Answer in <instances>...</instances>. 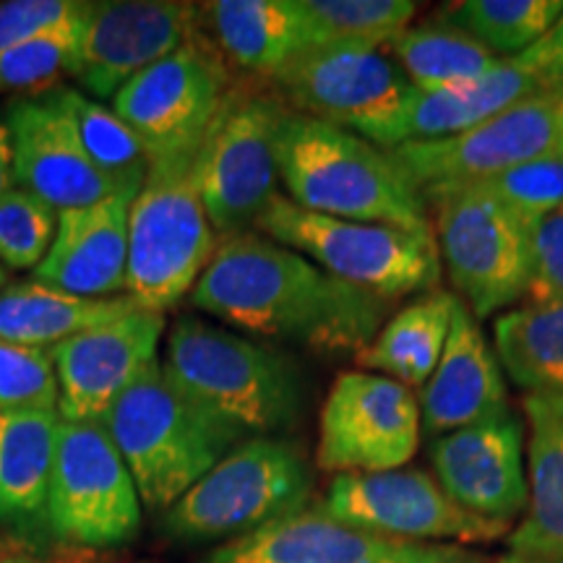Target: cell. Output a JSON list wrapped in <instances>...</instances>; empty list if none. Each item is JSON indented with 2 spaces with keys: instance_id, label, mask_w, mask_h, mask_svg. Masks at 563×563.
Instances as JSON below:
<instances>
[{
  "instance_id": "30bf717a",
  "label": "cell",
  "mask_w": 563,
  "mask_h": 563,
  "mask_svg": "<svg viewBox=\"0 0 563 563\" xmlns=\"http://www.w3.org/2000/svg\"><path fill=\"white\" fill-rule=\"evenodd\" d=\"M428 203L435 209L441 264L477 321L527 300L530 222L475 186L428 196Z\"/></svg>"
},
{
  "instance_id": "2e32d148",
  "label": "cell",
  "mask_w": 563,
  "mask_h": 563,
  "mask_svg": "<svg viewBox=\"0 0 563 563\" xmlns=\"http://www.w3.org/2000/svg\"><path fill=\"white\" fill-rule=\"evenodd\" d=\"M201 32V5L183 0H102L89 3L79 30L74 79L102 102L133 76L186 45Z\"/></svg>"
},
{
  "instance_id": "8d00e7d4",
  "label": "cell",
  "mask_w": 563,
  "mask_h": 563,
  "mask_svg": "<svg viewBox=\"0 0 563 563\" xmlns=\"http://www.w3.org/2000/svg\"><path fill=\"white\" fill-rule=\"evenodd\" d=\"M58 397L51 352L0 340V412H58Z\"/></svg>"
},
{
  "instance_id": "52a82bcc",
  "label": "cell",
  "mask_w": 563,
  "mask_h": 563,
  "mask_svg": "<svg viewBox=\"0 0 563 563\" xmlns=\"http://www.w3.org/2000/svg\"><path fill=\"white\" fill-rule=\"evenodd\" d=\"M256 230L319 264L332 277L384 300L433 292L441 279L435 232H412L378 222H350L306 211L274 196Z\"/></svg>"
},
{
  "instance_id": "484cf974",
  "label": "cell",
  "mask_w": 563,
  "mask_h": 563,
  "mask_svg": "<svg viewBox=\"0 0 563 563\" xmlns=\"http://www.w3.org/2000/svg\"><path fill=\"white\" fill-rule=\"evenodd\" d=\"M136 308L129 295L81 298L40 279L11 282L0 290V340L51 352L55 344Z\"/></svg>"
},
{
  "instance_id": "cb8c5ba5",
  "label": "cell",
  "mask_w": 563,
  "mask_h": 563,
  "mask_svg": "<svg viewBox=\"0 0 563 563\" xmlns=\"http://www.w3.org/2000/svg\"><path fill=\"white\" fill-rule=\"evenodd\" d=\"M527 509L509 534L514 555L563 563V397H525Z\"/></svg>"
},
{
  "instance_id": "60d3db41",
  "label": "cell",
  "mask_w": 563,
  "mask_h": 563,
  "mask_svg": "<svg viewBox=\"0 0 563 563\" xmlns=\"http://www.w3.org/2000/svg\"><path fill=\"white\" fill-rule=\"evenodd\" d=\"M55 563H152L144 559H133L115 551H87V548H76V551L63 553Z\"/></svg>"
},
{
  "instance_id": "ac0fdd59",
  "label": "cell",
  "mask_w": 563,
  "mask_h": 563,
  "mask_svg": "<svg viewBox=\"0 0 563 563\" xmlns=\"http://www.w3.org/2000/svg\"><path fill=\"white\" fill-rule=\"evenodd\" d=\"M165 313L136 311L70 336L51 350L58 376V415L68 422H102L115 399L159 361Z\"/></svg>"
},
{
  "instance_id": "4fadbf2b",
  "label": "cell",
  "mask_w": 563,
  "mask_h": 563,
  "mask_svg": "<svg viewBox=\"0 0 563 563\" xmlns=\"http://www.w3.org/2000/svg\"><path fill=\"white\" fill-rule=\"evenodd\" d=\"M319 509L344 525L405 543H496L511 530V525L462 509L431 473L418 467L336 475Z\"/></svg>"
},
{
  "instance_id": "5b68a950",
  "label": "cell",
  "mask_w": 563,
  "mask_h": 563,
  "mask_svg": "<svg viewBox=\"0 0 563 563\" xmlns=\"http://www.w3.org/2000/svg\"><path fill=\"white\" fill-rule=\"evenodd\" d=\"M196 150L154 159L131 203L125 295L144 311L165 313L191 295L220 245L196 191Z\"/></svg>"
},
{
  "instance_id": "f35d334b",
  "label": "cell",
  "mask_w": 563,
  "mask_h": 563,
  "mask_svg": "<svg viewBox=\"0 0 563 563\" xmlns=\"http://www.w3.org/2000/svg\"><path fill=\"white\" fill-rule=\"evenodd\" d=\"M530 253L527 302L563 300V209L530 222Z\"/></svg>"
},
{
  "instance_id": "277c9868",
  "label": "cell",
  "mask_w": 563,
  "mask_h": 563,
  "mask_svg": "<svg viewBox=\"0 0 563 563\" xmlns=\"http://www.w3.org/2000/svg\"><path fill=\"white\" fill-rule=\"evenodd\" d=\"M167 376L196 405L253 439L292 428L302 412V378L285 352L186 316L170 329Z\"/></svg>"
},
{
  "instance_id": "7bdbcfd3",
  "label": "cell",
  "mask_w": 563,
  "mask_h": 563,
  "mask_svg": "<svg viewBox=\"0 0 563 563\" xmlns=\"http://www.w3.org/2000/svg\"><path fill=\"white\" fill-rule=\"evenodd\" d=\"M0 563H47V561L34 559V555H32V553H26L24 548L11 545L9 551H5L3 555H0Z\"/></svg>"
},
{
  "instance_id": "d6986e66",
  "label": "cell",
  "mask_w": 563,
  "mask_h": 563,
  "mask_svg": "<svg viewBox=\"0 0 563 563\" xmlns=\"http://www.w3.org/2000/svg\"><path fill=\"white\" fill-rule=\"evenodd\" d=\"M433 477L462 509L511 525L527 509L525 428L511 410L431 441Z\"/></svg>"
},
{
  "instance_id": "f1b7e54d",
  "label": "cell",
  "mask_w": 563,
  "mask_h": 563,
  "mask_svg": "<svg viewBox=\"0 0 563 563\" xmlns=\"http://www.w3.org/2000/svg\"><path fill=\"white\" fill-rule=\"evenodd\" d=\"M501 368L527 397H563V300L509 308L493 323Z\"/></svg>"
},
{
  "instance_id": "9c48e42d",
  "label": "cell",
  "mask_w": 563,
  "mask_h": 563,
  "mask_svg": "<svg viewBox=\"0 0 563 563\" xmlns=\"http://www.w3.org/2000/svg\"><path fill=\"white\" fill-rule=\"evenodd\" d=\"M295 112L319 118L391 152L402 144L415 89L384 47L323 42L274 79Z\"/></svg>"
},
{
  "instance_id": "d4e9b609",
  "label": "cell",
  "mask_w": 563,
  "mask_h": 563,
  "mask_svg": "<svg viewBox=\"0 0 563 563\" xmlns=\"http://www.w3.org/2000/svg\"><path fill=\"white\" fill-rule=\"evenodd\" d=\"M538 91L548 89L540 87L532 70L519 58L501 60L475 81L439 91H415L405 115L402 144L456 136Z\"/></svg>"
},
{
  "instance_id": "ffe728a7",
  "label": "cell",
  "mask_w": 563,
  "mask_h": 563,
  "mask_svg": "<svg viewBox=\"0 0 563 563\" xmlns=\"http://www.w3.org/2000/svg\"><path fill=\"white\" fill-rule=\"evenodd\" d=\"M3 121L11 141L13 186L40 196L58 211L89 207L123 188L97 170L51 91L11 102Z\"/></svg>"
},
{
  "instance_id": "4316f807",
  "label": "cell",
  "mask_w": 563,
  "mask_h": 563,
  "mask_svg": "<svg viewBox=\"0 0 563 563\" xmlns=\"http://www.w3.org/2000/svg\"><path fill=\"white\" fill-rule=\"evenodd\" d=\"M456 295L433 290L389 316L368 347L355 355L361 371L378 373L407 389H422L446 347Z\"/></svg>"
},
{
  "instance_id": "e575fe53",
  "label": "cell",
  "mask_w": 563,
  "mask_h": 563,
  "mask_svg": "<svg viewBox=\"0 0 563 563\" xmlns=\"http://www.w3.org/2000/svg\"><path fill=\"white\" fill-rule=\"evenodd\" d=\"M81 24L74 30L42 34L0 53V91L42 95L55 87L60 74H74Z\"/></svg>"
},
{
  "instance_id": "44dd1931",
  "label": "cell",
  "mask_w": 563,
  "mask_h": 563,
  "mask_svg": "<svg viewBox=\"0 0 563 563\" xmlns=\"http://www.w3.org/2000/svg\"><path fill=\"white\" fill-rule=\"evenodd\" d=\"M141 186H123L102 201L58 211V230L34 279L81 298H115L129 277V214Z\"/></svg>"
},
{
  "instance_id": "603a6c76",
  "label": "cell",
  "mask_w": 563,
  "mask_h": 563,
  "mask_svg": "<svg viewBox=\"0 0 563 563\" xmlns=\"http://www.w3.org/2000/svg\"><path fill=\"white\" fill-rule=\"evenodd\" d=\"M201 21L224 60L266 79H277L300 53L319 45L298 0H214L201 5Z\"/></svg>"
},
{
  "instance_id": "ba28073f",
  "label": "cell",
  "mask_w": 563,
  "mask_h": 563,
  "mask_svg": "<svg viewBox=\"0 0 563 563\" xmlns=\"http://www.w3.org/2000/svg\"><path fill=\"white\" fill-rule=\"evenodd\" d=\"M287 110L285 97L238 84L203 133L194 157V183L220 241L256 228L277 196L274 139Z\"/></svg>"
},
{
  "instance_id": "9a60e30c",
  "label": "cell",
  "mask_w": 563,
  "mask_h": 563,
  "mask_svg": "<svg viewBox=\"0 0 563 563\" xmlns=\"http://www.w3.org/2000/svg\"><path fill=\"white\" fill-rule=\"evenodd\" d=\"M420 435L412 389L378 373L344 371L321 407L316 464L336 475L399 470L418 452Z\"/></svg>"
},
{
  "instance_id": "7402d4cb",
  "label": "cell",
  "mask_w": 563,
  "mask_h": 563,
  "mask_svg": "<svg viewBox=\"0 0 563 563\" xmlns=\"http://www.w3.org/2000/svg\"><path fill=\"white\" fill-rule=\"evenodd\" d=\"M418 405L420 428L431 441L509 412L496 350L462 300H456L446 347L433 376L420 389Z\"/></svg>"
},
{
  "instance_id": "bcb514c9",
  "label": "cell",
  "mask_w": 563,
  "mask_h": 563,
  "mask_svg": "<svg viewBox=\"0 0 563 563\" xmlns=\"http://www.w3.org/2000/svg\"><path fill=\"white\" fill-rule=\"evenodd\" d=\"M13 543H3V540H0V555H3L5 551H9V548H11Z\"/></svg>"
},
{
  "instance_id": "d6a6232c",
  "label": "cell",
  "mask_w": 563,
  "mask_h": 563,
  "mask_svg": "<svg viewBox=\"0 0 563 563\" xmlns=\"http://www.w3.org/2000/svg\"><path fill=\"white\" fill-rule=\"evenodd\" d=\"M311 21L319 45L352 42L384 47L410 26L418 13L412 0H298Z\"/></svg>"
},
{
  "instance_id": "4dcf8cb0",
  "label": "cell",
  "mask_w": 563,
  "mask_h": 563,
  "mask_svg": "<svg viewBox=\"0 0 563 563\" xmlns=\"http://www.w3.org/2000/svg\"><path fill=\"white\" fill-rule=\"evenodd\" d=\"M51 97L66 110V115L79 133L89 159L104 178L115 186H141L150 173L152 157L144 141L112 108L91 100L81 89H70L55 84Z\"/></svg>"
},
{
  "instance_id": "74e56055",
  "label": "cell",
  "mask_w": 563,
  "mask_h": 563,
  "mask_svg": "<svg viewBox=\"0 0 563 563\" xmlns=\"http://www.w3.org/2000/svg\"><path fill=\"white\" fill-rule=\"evenodd\" d=\"M87 11V0H5L0 3V53L42 34L74 30Z\"/></svg>"
},
{
  "instance_id": "7dc6e473",
  "label": "cell",
  "mask_w": 563,
  "mask_h": 563,
  "mask_svg": "<svg viewBox=\"0 0 563 563\" xmlns=\"http://www.w3.org/2000/svg\"><path fill=\"white\" fill-rule=\"evenodd\" d=\"M561 152H563V150H561Z\"/></svg>"
},
{
  "instance_id": "7a4b0ae2",
  "label": "cell",
  "mask_w": 563,
  "mask_h": 563,
  "mask_svg": "<svg viewBox=\"0 0 563 563\" xmlns=\"http://www.w3.org/2000/svg\"><path fill=\"white\" fill-rule=\"evenodd\" d=\"M274 152L279 180L295 207L336 220L433 232L418 186L382 146L290 108L277 129Z\"/></svg>"
},
{
  "instance_id": "b9f144b4",
  "label": "cell",
  "mask_w": 563,
  "mask_h": 563,
  "mask_svg": "<svg viewBox=\"0 0 563 563\" xmlns=\"http://www.w3.org/2000/svg\"><path fill=\"white\" fill-rule=\"evenodd\" d=\"M13 188V175H11V141L5 121L0 118V199Z\"/></svg>"
},
{
  "instance_id": "f546056e",
  "label": "cell",
  "mask_w": 563,
  "mask_h": 563,
  "mask_svg": "<svg viewBox=\"0 0 563 563\" xmlns=\"http://www.w3.org/2000/svg\"><path fill=\"white\" fill-rule=\"evenodd\" d=\"M384 47L418 91H439L475 81L504 60L443 16L407 26Z\"/></svg>"
},
{
  "instance_id": "ab89813d",
  "label": "cell",
  "mask_w": 563,
  "mask_h": 563,
  "mask_svg": "<svg viewBox=\"0 0 563 563\" xmlns=\"http://www.w3.org/2000/svg\"><path fill=\"white\" fill-rule=\"evenodd\" d=\"M519 60L532 70L540 87L563 91V16L538 45L519 55Z\"/></svg>"
},
{
  "instance_id": "ee69618b",
  "label": "cell",
  "mask_w": 563,
  "mask_h": 563,
  "mask_svg": "<svg viewBox=\"0 0 563 563\" xmlns=\"http://www.w3.org/2000/svg\"><path fill=\"white\" fill-rule=\"evenodd\" d=\"M498 563H548V561H534V559H525V555L509 553V555H506V559H501Z\"/></svg>"
},
{
  "instance_id": "8fae6325",
  "label": "cell",
  "mask_w": 563,
  "mask_h": 563,
  "mask_svg": "<svg viewBox=\"0 0 563 563\" xmlns=\"http://www.w3.org/2000/svg\"><path fill=\"white\" fill-rule=\"evenodd\" d=\"M141 498L102 422L60 420L45 519L63 543L108 551L141 530Z\"/></svg>"
},
{
  "instance_id": "d590c367",
  "label": "cell",
  "mask_w": 563,
  "mask_h": 563,
  "mask_svg": "<svg viewBox=\"0 0 563 563\" xmlns=\"http://www.w3.org/2000/svg\"><path fill=\"white\" fill-rule=\"evenodd\" d=\"M527 222L563 209V152L530 159L511 170L473 183Z\"/></svg>"
},
{
  "instance_id": "836d02e7",
  "label": "cell",
  "mask_w": 563,
  "mask_h": 563,
  "mask_svg": "<svg viewBox=\"0 0 563 563\" xmlns=\"http://www.w3.org/2000/svg\"><path fill=\"white\" fill-rule=\"evenodd\" d=\"M58 230V209L24 188L13 186L0 199V264L9 269H37Z\"/></svg>"
},
{
  "instance_id": "e0dca14e",
  "label": "cell",
  "mask_w": 563,
  "mask_h": 563,
  "mask_svg": "<svg viewBox=\"0 0 563 563\" xmlns=\"http://www.w3.org/2000/svg\"><path fill=\"white\" fill-rule=\"evenodd\" d=\"M201 563H488L462 545L405 543L344 525L321 509L274 519L214 548Z\"/></svg>"
},
{
  "instance_id": "5bb4252c",
  "label": "cell",
  "mask_w": 563,
  "mask_h": 563,
  "mask_svg": "<svg viewBox=\"0 0 563 563\" xmlns=\"http://www.w3.org/2000/svg\"><path fill=\"white\" fill-rule=\"evenodd\" d=\"M232 87L224 55L199 32L141 70L112 97V110L139 133L152 162L196 150Z\"/></svg>"
},
{
  "instance_id": "83f0119b",
  "label": "cell",
  "mask_w": 563,
  "mask_h": 563,
  "mask_svg": "<svg viewBox=\"0 0 563 563\" xmlns=\"http://www.w3.org/2000/svg\"><path fill=\"white\" fill-rule=\"evenodd\" d=\"M58 426V412H0V525L45 514Z\"/></svg>"
},
{
  "instance_id": "6da1fadb",
  "label": "cell",
  "mask_w": 563,
  "mask_h": 563,
  "mask_svg": "<svg viewBox=\"0 0 563 563\" xmlns=\"http://www.w3.org/2000/svg\"><path fill=\"white\" fill-rule=\"evenodd\" d=\"M191 302L238 332L323 355H357L368 347L391 306L253 230L220 241Z\"/></svg>"
},
{
  "instance_id": "8992f818",
  "label": "cell",
  "mask_w": 563,
  "mask_h": 563,
  "mask_svg": "<svg viewBox=\"0 0 563 563\" xmlns=\"http://www.w3.org/2000/svg\"><path fill=\"white\" fill-rule=\"evenodd\" d=\"M313 477L287 441L249 439L222 456L162 517L175 543H232L274 519L306 509Z\"/></svg>"
},
{
  "instance_id": "1f68e13d",
  "label": "cell",
  "mask_w": 563,
  "mask_h": 563,
  "mask_svg": "<svg viewBox=\"0 0 563 563\" xmlns=\"http://www.w3.org/2000/svg\"><path fill=\"white\" fill-rule=\"evenodd\" d=\"M561 16L563 0H464L443 13L504 60L538 45Z\"/></svg>"
},
{
  "instance_id": "f6af8a7d",
  "label": "cell",
  "mask_w": 563,
  "mask_h": 563,
  "mask_svg": "<svg viewBox=\"0 0 563 563\" xmlns=\"http://www.w3.org/2000/svg\"><path fill=\"white\" fill-rule=\"evenodd\" d=\"M5 285H9V272H5V266L0 264V290H3Z\"/></svg>"
},
{
  "instance_id": "3957f363",
  "label": "cell",
  "mask_w": 563,
  "mask_h": 563,
  "mask_svg": "<svg viewBox=\"0 0 563 563\" xmlns=\"http://www.w3.org/2000/svg\"><path fill=\"white\" fill-rule=\"evenodd\" d=\"M136 483L141 506L165 514L245 435L196 405L157 361L102 420Z\"/></svg>"
},
{
  "instance_id": "7c38bea8",
  "label": "cell",
  "mask_w": 563,
  "mask_h": 563,
  "mask_svg": "<svg viewBox=\"0 0 563 563\" xmlns=\"http://www.w3.org/2000/svg\"><path fill=\"white\" fill-rule=\"evenodd\" d=\"M561 150L563 91L548 89L456 136L410 141L389 154L428 199Z\"/></svg>"
}]
</instances>
